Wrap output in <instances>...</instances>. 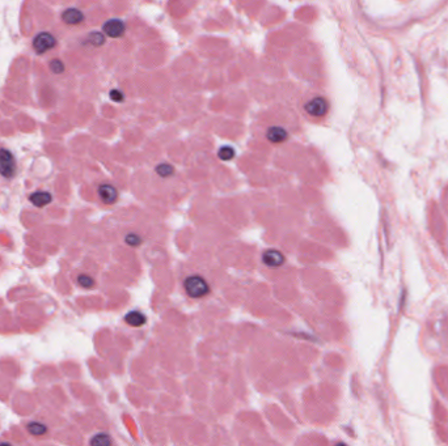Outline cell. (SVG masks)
I'll use <instances>...</instances> for the list:
<instances>
[{
    "instance_id": "cell-1",
    "label": "cell",
    "mask_w": 448,
    "mask_h": 446,
    "mask_svg": "<svg viewBox=\"0 0 448 446\" xmlns=\"http://www.w3.org/2000/svg\"><path fill=\"white\" fill-rule=\"evenodd\" d=\"M185 292L192 298H202L210 292V285L201 275L188 276L184 281Z\"/></svg>"
},
{
    "instance_id": "cell-2",
    "label": "cell",
    "mask_w": 448,
    "mask_h": 446,
    "mask_svg": "<svg viewBox=\"0 0 448 446\" xmlns=\"http://www.w3.org/2000/svg\"><path fill=\"white\" fill-rule=\"evenodd\" d=\"M16 173V161L13 154L7 149H0V174L5 178H12Z\"/></svg>"
},
{
    "instance_id": "cell-3",
    "label": "cell",
    "mask_w": 448,
    "mask_h": 446,
    "mask_svg": "<svg viewBox=\"0 0 448 446\" xmlns=\"http://www.w3.org/2000/svg\"><path fill=\"white\" fill-rule=\"evenodd\" d=\"M55 43H57L55 38L50 33L43 32V33L38 34L37 37L34 38L33 47L38 54H45L46 51L51 50L55 46Z\"/></svg>"
},
{
    "instance_id": "cell-4",
    "label": "cell",
    "mask_w": 448,
    "mask_h": 446,
    "mask_svg": "<svg viewBox=\"0 0 448 446\" xmlns=\"http://www.w3.org/2000/svg\"><path fill=\"white\" fill-rule=\"evenodd\" d=\"M307 113L313 117H323L328 112V102L323 97H316L306 105Z\"/></svg>"
},
{
    "instance_id": "cell-5",
    "label": "cell",
    "mask_w": 448,
    "mask_h": 446,
    "mask_svg": "<svg viewBox=\"0 0 448 446\" xmlns=\"http://www.w3.org/2000/svg\"><path fill=\"white\" fill-rule=\"evenodd\" d=\"M102 29H104V33L106 36H109L112 38H118L125 34L126 26L123 24V21L118 20V19H113V20L106 21Z\"/></svg>"
},
{
    "instance_id": "cell-6",
    "label": "cell",
    "mask_w": 448,
    "mask_h": 446,
    "mask_svg": "<svg viewBox=\"0 0 448 446\" xmlns=\"http://www.w3.org/2000/svg\"><path fill=\"white\" fill-rule=\"evenodd\" d=\"M262 260L266 266L272 267V268H278L285 263V255L282 254L281 251L270 249V250L265 251L264 255H262Z\"/></svg>"
},
{
    "instance_id": "cell-7",
    "label": "cell",
    "mask_w": 448,
    "mask_h": 446,
    "mask_svg": "<svg viewBox=\"0 0 448 446\" xmlns=\"http://www.w3.org/2000/svg\"><path fill=\"white\" fill-rule=\"evenodd\" d=\"M97 192H98L100 199L102 200L104 203H106V204H113L114 202L118 199L117 188L109 184L101 185L100 187H98V190H97Z\"/></svg>"
},
{
    "instance_id": "cell-8",
    "label": "cell",
    "mask_w": 448,
    "mask_h": 446,
    "mask_svg": "<svg viewBox=\"0 0 448 446\" xmlns=\"http://www.w3.org/2000/svg\"><path fill=\"white\" fill-rule=\"evenodd\" d=\"M62 20L64 21L67 25H79L80 22H83L84 21V15L79 9L68 8L63 12Z\"/></svg>"
},
{
    "instance_id": "cell-9",
    "label": "cell",
    "mask_w": 448,
    "mask_h": 446,
    "mask_svg": "<svg viewBox=\"0 0 448 446\" xmlns=\"http://www.w3.org/2000/svg\"><path fill=\"white\" fill-rule=\"evenodd\" d=\"M266 138L272 143H283L289 138V133H287V131H286L283 127L273 126V127H270V129L268 130Z\"/></svg>"
},
{
    "instance_id": "cell-10",
    "label": "cell",
    "mask_w": 448,
    "mask_h": 446,
    "mask_svg": "<svg viewBox=\"0 0 448 446\" xmlns=\"http://www.w3.org/2000/svg\"><path fill=\"white\" fill-rule=\"evenodd\" d=\"M29 199L36 207L41 208V207H45L50 203L53 200V196H51L50 192L47 191H36L30 195Z\"/></svg>"
},
{
    "instance_id": "cell-11",
    "label": "cell",
    "mask_w": 448,
    "mask_h": 446,
    "mask_svg": "<svg viewBox=\"0 0 448 446\" xmlns=\"http://www.w3.org/2000/svg\"><path fill=\"white\" fill-rule=\"evenodd\" d=\"M147 318L146 316L142 313V312H138V310H134V312H130V313L127 314L125 317V322L127 325L133 326V327H140L146 323Z\"/></svg>"
},
{
    "instance_id": "cell-12",
    "label": "cell",
    "mask_w": 448,
    "mask_h": 446,
    "mask_svg": "<svg viewBox=\"0 0 448 446\" xmlns=\"http://www.w3.org/2000/svg\"><path fill=\"white\" fill-rule=\"evenodd\" d=\"M28 430H29L30 433L33 434V436H42V434H45L47 432V428L45 424H42V423H38V421H32L28 424Z\"/></svg>"
},
{
    "instance_id": "cell-13",
    "label": "cell",
    "mask_w": 448,
    "mask_h": 446,
    "mask_svg": "<svg viewBox=\"0 0 448 446\" xmlns=\"http://www.w3.org/2000/svg\"><path fill=\"white\" fill-rule=\"evenodd\" d=\"M91 445L95 446H109L112 445V438L105 433H98L91 440Z\"/></svg>"
},
{
    "instance_id": "cell-14",
    "label": "cell",
    "mask_w": 448,
    "mask_h": 446,
    "mask_svg": "<svg viewBox=\"0 0 448 446\" xmlns=\"http://www.w3.org/2000/svg\"><path fill=\"white\" fill-rule=\"evenodd\" d=\"M156 173L160 175V177H163V178H168V177H171L175 173V167L171 165V164H160L156 167Z\"/></svg>"
},
{
    "instance_id": "cell-15",
    "label": "cell",
    "mask_w": 448,
    "mask_h": 446,
    "mask_svg": "<svg viewBox=\"0 0 448 446\" xmlns=\"http://www.w3.org/2000/svg\"><path fill=\"white\" fill-rule=\"evenodd\" d=\"M218 156L220 160H224V161H230V160L234 159V150L232 147H222L218 152Z\"/></svg>"
},
{
    "instance_id": "cell-16",
    "label": "cell",
    "mask_w": 448,
    "mask_h": 446,
    "mask_svg": "<svg viewBox=\"0 0 448 446\" xmlns=\"http://www.w3.org/2000/svg\"><path fill=\"white\" fill-rule=\"evenodd\" d=\"M88 42L89 43H92L93 46H101V45H104L105 43L104 34L98 33V32H92V33L89 34Z\"/></svg>"
},
{
    "instance_id": "cell-17",
    "label": "cell",
    "mask_w": 448,
    "mask_h": 446,
    "mask_svg": "<svg viewBox=\"0 0 448 446\" xmlns=\"http://www.w3.org/2000/svg\"><path fill=\"white\" fill-rule=\"evenodd\" d=\"M125 241H126V243H127V245H130L131 247H136V246H139L140 243H142L143 240H142V237L139 236V234L129 233L127 236H126Z\"/></svg>"
},
{
    "instance_id": "cell-18",
    "label": "cell",
    "mask_w": 448,
    "mask_h": 446,
    "mask_svg": "<svg viewBox=\"0 0 448 446\" xmlns=\"http://www.w3.org/2000/svg\"><path fill=\"white\" fill-rule=\"evenodd\" d=\"M78 283H79L80 287L85 288V289H91L95 285V280L89 275H84L83 274V275H79V278H78Z\"/></svg>"
},
{
    "instance_id": "cell-19",
    "label": "cell",
    "mask_w": 448,
    "mask_h": 446,
    "mask_svg": "<svg viewBox=\"0 0 448 446\" xmlns=\"http://www.w3.org/2000/svg\"><path fill=\"white\" fill-rule=\"evenodd\" d=\"M50 70L54 74H62L64 71V64H63L62 60H59V59H54V60H51L50 63Z\"/></svg>"
},
{
    "instance_id": "cell-20",
    "label": "cell",
    "mask_w": 448,
    "mask_h": 446,
    "mask_svg": "<svg viewBox=\"0 0 448 446\" xmlns=\"http://www.w3.org/2000/svg\"><path fill=\"white\" fill-rule=\"evenodd\" d=\"M110 98L113 101H122L123 100V93L117 91V89H114L110 92Z\"/></svg>"
}]
</instances>
